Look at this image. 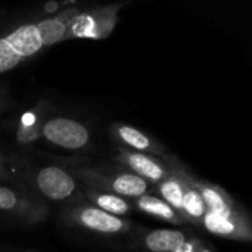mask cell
<instances>
[{"label":"cell","mask_w":252,"mask_h":252,"mask_svg":"<svg viewBox=\"0 0 252 252\" xmlns=\"http://www.w3.org/2000/svg\"><path fill=\"white\" fill-rule=\"evenodd\" d=\"M193 183L198 188L207 210L210 211H232V210H239L242 208L233 198L232 195H229L223 188H220L216 183H211L208 180L199 179L198 176L193 174Z\"/></svg>","instance_id":"13"},{"label":"cell","mask_w":252,"mask_h":252,"mask_svg":"<svg viewBox=\"0 0 252 252\" xmlns=\"http://www.w3.org/2000/svg\"><path fill=\"white\" fill-rule=\"evenodd\" d=\"M126 4V1H115L109 4L94 6L86 10H78L77 15L69 21L62 41L72 38H108L120 22V12L124 9Z\"/></svg>","instance_id":"4"},{"label":"cell","mask_w":252,"mask_h":252,"mask_svg":"<svg viewBox=\"0 0 252 252\" xmlns=\"http://www.w3.org/2000/svg\"><path fill=\"white\" fill-rule=\"evenodd\" d=\"M25 168L27 167L24 164H18L15 159H9V158L0 155V183L7 182V183L16 185L18 189L24 190Z\"/></svg>","instance_id":"17"},{"label":"cell","mask_w":252,"mask_h":252,"mask_svg":"<svg viewBox=\"0 0 252 252\" xmlns=\"http://www.w3.org/2000/svg\"><path fill=\"white\" fill-rule=\"evenodd\" d=\"M24 190L46 204L55 202L65 207L84 198L75 176L69 170L53 164L25 168Z\"/></svg>","instance_id":"2"},{"label":"cell","mask_w":252,"mask_h":252,"mask_svg":"<svg viewBox=\"0 0 252 252\" xmlns=\"http://www.w3.org/2000/svg\"><path fill=\"white\" fill-rule=\"evenodd\" d=\"M174 252H219L199 238H188Z\"/></svg>","instance_id":"18"},{"label":"cell","mask_w":252,"mask_h":252,"mask_svg":"<svg viewBox=\"0 0 252 252\" xmlns=\"http://www.w3.org/2000/svg\"><path fill=\"white\" fill-rule=\"evenodd\" d=\"M133 207H136L139 211L145 213L146 216L155 217V219L167 221L170 224H174V226L186 224L185 220L182 219V216L170 204H167L164 199H161L159 196H157L152 192L133 199Z\"/></svg>","instance_id":"12"},{"label":"cell","mask_w":252,"mask_h":252,"mask_svg":"<svg viewBox=\"0 0 252 252\" xmlns=\"http://www.w3.org/2000/svg\"><path fill=\"white\" fill-rule=\"evenodd\" d=\"M168 168H170V174L165 179H162L159 183L152 186V193H155L157 196L164 199L167 204H170L182 216L185 183H183V179L170 165H168Z\"/></svg>","instance_id":"15"},{"label":"cell","mask_w":252,"mask_h":252,"mask_svg":"<svg viewBox=\"0 0 252 252\" xmlns=\"http://www.w3.org/2000/svg\"><path fill=\"white\" fill-rule=\"evenodd\" d=\"M81 193L94 207H97L109 214L118 216V217H126L134 208L131 199H127L124 196H120V195L108 192V190L84 186L81 189Z\"/></svg>","instance_id":"11"},{"label":"cell","mask_w":252,"mask_h":252,"mask_svg":"<svg viewBox=\"0 0 252 252\" xmlns=\"http://www.w3.org/2000/svg\"><path fill=\"white\" fill-rule=\"evenodd\" d=\"M41 137L53 146L80 151L90 145V130L80 121L68 117H50L41 124Z\"/></svg>","instance_id":"7"},{"label":"cell","mask_w":252,"mask_h":252,"mask_svg":"<svg viewBox=\"0 0 252 252\" xmlns=\"http://www.w3.org/2000/svg\"><path fill=\"white\" fill-rule=\"evenodd\" d=\"M49 214L50 208L41 199L18 188L0 183V217L35 226L46 221Z\"/></svg>","instance_id":"6"},{"label":"cell","mask_w":252,"mask_h":252,"mask_svg":"<svg viewBox=\"0 0 252 252\" xmlns=\"http://www.w3.org/2000/svg\"><path fill=\"white\" fill-rule=\"evenodd\" d=\"M69 171L83 186L108 190L131 201L152 192V185L120 165L114 168L74 165Z\"/></svg>","instance_id":"3"},{"label":"cell","mask_w":252,"mask_h":252,"mask_svg":"<svg viewBox=\"0 0 252 252\" xmlns=\"http://www.w3.org/2000/svg\"><path fill=\"white\" fill-rule=\"evenodd\" d=\"M109 133L120 148L151 154L159 158H165L168 155L164 145H161L157 139L139 130L137 127L124 124V123H115L111 126Z\"/></svg>","instance_id":"10"},{"label":"cell","mask_w":252,"mask_h":252,"mask_svg":"<svg viewBox=\"0 0 252 252\" xmlns=\"http://www.w3.org/2000/svg\"><path fill=\"white\" fill-rule=\"evenodd\" d=\"M199 226L204 227L208 233L220 238L233 239L239 242L252 241L251 220L244 208L221 213L207 210Z\"/></svg>","instance_id":"8"},{"label":"cell","mask_w":252,"mask_h":252,"mask_svg":"<svg viewBox=\"0 0 252 252\" xmlns=\"http://www.w3.org/2000/svg\"><path fill=\"white\" fill-rule=\"evenodd\" d=\"M44 106L38 105L35 111L25 114L16 128V139L19 143L30 145L41 137V124L44 121Z\"/></svg>","instance_id":"16"},{"label":"cell","mask_w":252,"mask_h":252,"mask_svg":"<svg viewBox=\"0 0 252 252\" xmlns=\"http://www.w3.org/2000/svg\"><path fill=\"white\" fill-rule=\"evenodd\" d=\"M114 161L117 162V165L142 177L152 186L159 183L170 174V168L165 159L145 152H136L118 146Z\"/></svg>","instance_id":"9"},{"label":"cell","mask_w":252,"mask_h":252,"mask_svg":"<svg viewBox=\"0 0 252 252\" xmlns=\"http://www.w3.org/2000/svg\"><path fill=\"white\" fill-rule=\"evenodd\" d=\"M61 220L68 226L105 236L124 235L131 229V223L127 219L109 214L90 204L86 198L66 205Z\"/></svg>","instance_id":"5"},{"label":"cell","mask_w":252,"mask_h":252,"mask_svg":"<svg viewBox=\"0 0 252 252\" xmlns=\"http://www.w3.org/2000/svg\"><path fill=\"white\" fill-rule=\"evenodd\" d=\"M78 10L69 6L53 16L22 24L0 37V74L16 68L43 49L61 43L69 21Z\"/></svg>","instance_id":"1"},{"label":"cell","mask_w":252,"mask_h":252,"mask_svg":"<svg viewBox=\"0 0 252 252\" xmlns=\"http://www.w3.org/2000/svg\"><path fill=\"white\" fill-rule=\"evenodd\" d=\"M24 252H35V251H24Z\"/></svg>","instance_id":"19"},{"label":"cell","mask_w":252,"mask_h":252,"mask_svg":"<svg viewBox=\"0 0 252 252\" xmlns=\"http://www.w3.org/2000/svg\"><path fill=\"white\" fill-rule=\"evenodd\" d=\"M186 239L180 229H155L143 235L142 247L149 252H174Z\"/></svg>","instance_id":"14"}]
</instances>
